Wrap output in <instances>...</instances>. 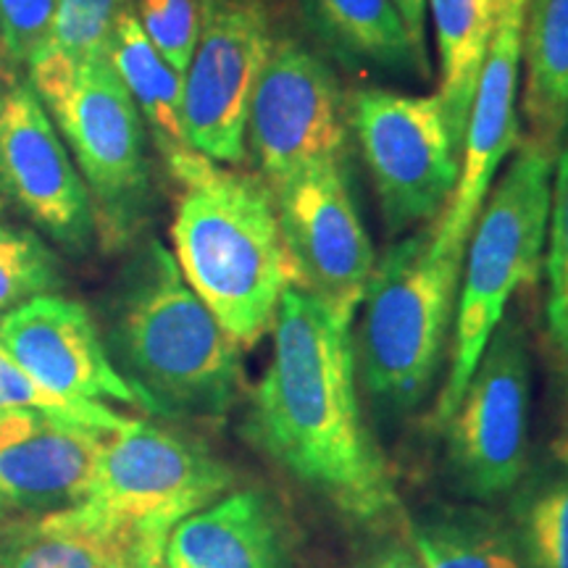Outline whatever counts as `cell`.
I'll use <instances>...</instances> for the list:
<instances>
[{
  "instance_id": "cell-1",
  "label": "cell",
  "mask_w": 568,
  "mask_h": 568,
  "mask_svg": "<svg viewBox=\"0 0 568 568\" xmlns=\"http://www.w3.org/2000/svg\"><path fill=\"white\" fill-rule=\"evenodd\" d=\"M274 351L253 389L247 435L290 477L355 521L400 508L387 456L364 422L351 326L314 297L284 290Z\"/></svg>"
},
{
  "instance_id": "cell-2",
  "label": "cell",
  "mask_w": 568,
  "mask_h": 568,
  "mask_svg": "<svg viewBox=\"0 0 568 568\" xmlns=\"http://www.w3.org/2000/svg\"><path fill=\"white\" fill-rule=\"evenodd\" d=\"M105 347L155 416L222 418L243 385L240 345L159 240H145L119 274Z\"/></svg>"
},
{
  "instance_id": "cell-3",
  "label": "cell",
  "mask_w": 568,
  "mask_h": 568,
  "mask_svg": "<svg viewBox=\"0 0 568 568\" xmlns=\"http://www.w3.org/2000/svg\"><path fill=\"white\" fill-rule=\"evenodd\" d=\"M176 266L240 347L272 332L290 266L272 187L213 166L184 187L172 224Z\"/></svg>"
},
{
  "instance_id": "cell-4",
  "label": "cell",
  "mask_w": 568,
  "mask_h": 568,
  "mask_svg": "<svg viewBox=\"0 0 568 568\" xmlns=\"http://www.w3.org/2000/svg\"><path fill=\"white\" fill-rule=\"evenodd\" d=\"M550 195L552 151L535 140L524 142L468 234L437 424L456 410L489 337L506 318L510 295L537 276L548 240Z\"/></svg>"
},
{
  "instance_id": "cell-5",
  "label": "cell",
  "mask_w": 568,
  "mask_h": 568,
  "mask_svg": "<svg viewBox=\"0 0 568 568\" xmlns=\"http://www.w3.org/2000/svg\"><path fill=\"white\" fill-rule=\"evenodd\" d=\"M460 266L435 253L429 230L397 240L374 264L353 353L376 406L406 414L429 393L456 318Z\"/></svg>"
},
{
  "instance_id": "cell-6",
  "label": "cell",
  "mask_w": 568,
  "mask_h": 568,
  "mask_svg": "<svg viewBox=\"0 0 568 568\" xmlns=\"http://www.w3.org/2000/svg\"><path fill=\"white\" fill-rule=\"evenodd\" d=\"M27 67L34 95L53 113L77 155L103 243L126 245L148 216L151 166L145 124L109 53L77 63L45 45Z\"/></svg>"
},
{
  "instance_id": "cell-7",
  "label": "cell",
  "mask_w": 568,
  "mask_h": 568,
  "mask_svg": "<svg viewBox=\"0 0 568 568\" xmlns=\"http://www.w3.org/2000/svg\"><path fill=\"white\" fill-rule=\"evenodd\" d=\"M234 485L203 445L163 426L126 418L105 435L84 514L132 537L169 535Z\"/></svg>"
},
{
  "instance_id": "cell-8",
  "label": "cell",
  "mask_w": 568,
  "mask_h": 568,
  "mask_svg": "<svg viewBox=\"0 0 568 568\" xmlns=\"http://www.w3.org/2000/svg\"><path fill=\"white\" fill-rule=\"evenodd\" d=\"M389 234L435 224L460 174V151L435 95L355 88L345 98Z\"/></svg>"
},
{
  "instance_id": "cell-9",
  "label": "cell",
  "mask_w": 568,
  "mask_h": 568,
  "mask_svg": "<svg viewBox=\"0 0 568 568\" xmlns=\"http://www.w3.org/2000/svg\"><path fill=\"white\" fill-rule=\"evenodd\" d=\"M347 163L324 161L272 190L290 284L335 322L353 324L372 280L376 253L347 176Z\"/></svg>"
},
{
  "instance_id": "cell-10",
  "label": "cell",
  "mask_w": 568,
  "mask_h": 568,
  "mask_svg": "<svg viewBox=\"0 0 568 568\" xmlns=\"http://www.w3.org/2000/svg\"><path fill=\"white\" fill-rule=\"evenodd\" d=\"M531 361L521 324L503 318L481 353L447 429V468L474 500L508 495L529 464Z\"/></svg>"
},
{
  "instance_id": "cell-11",
  "label": "cell",
  "mask_w": 568,
  "mask_h": 568,
  "mask_svg": "<svg viewBox=\"0 0 568 568\" xmlns=\"http://www.w3.org/2000/svg\"><path fill=\"white\" fill-rule=\"evenodd\" d=\"M245 142L272 190L305 166L345 159V95L335 69L308 42L274 34L251 95Z\"/></svg>"
},
{
  "instance_id": "cell-12",
  "label": "cell",
  "mask_w": 568,
  "mask_h": 568,
  "mask_svg": "<svg viewBox=\"0 0 568 568\" xmlns=\"http://www.w3.org/2000/svg\"><path fill=\"white\" fill-rule=\"evenodd\" d=\"M274 24L266 0H201V27L184 71V132L205 159H247V109L272 53Z\"/></svg>"
},
{
  "instance_id": "cell-13",
  "label": "cell",
  "mask_w": 568,
  "mask_h": 568,
  "mask_svg": "<svg viewBox=\"0 0 568 568\" xmlns=\"http://www.w3.org/2000/svg\"><path fill=\"white\" fill-rule=\"evenodd\" d=\"M524 13L527 0H508L500 9L460 145L458 184L445 211L429 226L432 247L439 255L464 261L468 234L485 205L497 169L518 142L516 92L521 71Z\"/></svg>"
},
{
  "instance_id": "cell-14",
  "label": "cell",
  "mask_w": 568,
  "mask_h": 568,
  "mask_svg": "<svg viewBox=\"0 0 568 568\" xmlns=\"http://www.w3.org/2000/svg\"><path fill=\"white\" fill-rule=\"evenodd\" d=\"M0 347L48 393L74 403H124L155 416L153 403L124 379L82 303L40 295L0 318Z\"/></svg>"
},
{
  "instance_id": "cell-15",
  "label": "cell",
  "mask_w": 568,
  "mask_h": 568,
  "mask_svg": "<svg viewBox=\"0 0 568 568\" xmlns=\"http://www.w3.org/2000/svg\"><path fill=\"white\" fill-rule=\"evenodd\" d=\"M0 184L55 243L88 251L95 234L90 193L32 84L0 92Z\"/></svg>"
},
{
  "instance_id": "cell-16",
  "label": "cell",
  "mask_w": 568,
  "mask_h": 568,
  "mask_svg": "<svg viewBox=\"0 0 568 568\" xmlns=\"http://www.w3.org/2000/svg\"><path fill=\"white\" fill-rule=\"evenodd\" d=\"M105 435L40 410H0V508L45 516L82 506Z\"/></svg>"
},
{
  "instance_id": "cell-17",
  "label": "cell",
  "mask_w": 568,
  "mask_h": 568,
  "mask_svg": "<svg viewBox=\"0 0 568 568\" xmlns=\"http://www.w3.org/2000/svg\"><path fill=\"white\" fill-rule=\"evenodd\" d=\"M169 568H293L280 518L255 489L230 493L169 531Z\"/></svg>"
},
{
  "instance_id": "cell-18",
  "label": "cell",
  "mask_w": 568,
  "mask_h": 568,
  "mask_svg": "<svg viewBox=\"0 0 568 568\" xmlns=\"http://www.w3.org/2000/svg\"><path fill=\"white\" fill-rule=\"evenodd\" d=\"M105 53L138 105L140 116L145 119L169 174L182 187L209 174L216 163L197 153L184 132V80L161 59L153 42L142 32L132 6L119 17Z\"/></svg>"
},
{
  "instance_id": "cell-19",
  "label": "cell",
  "mask_w": 568,
  "mask_h": 568,
  "mask_svg": "<svg viewBox=\"0 0 568 568\" xmlns=\"http://www.w3.org/2000/svg\"><path fill=\"white\" fill-rule=\"evenodd\" d=\"M305 30L347 69L387 77H429L393 0H295Z\"/></svg>"
},
{
  "instance_id": "cell-20",
  "label": "cell",
  "mask_w": 568,
  "mask_h": 568,
  "mask_svg": "<svg viewBox=\"0 0 568 568\" xmlns=\"http://www.w3.org/2000/svg\"><path fill=\"white\" fill-rule=\"evenodd\" d=\"M138 537L67 508L6 531L0 568H132Z\"/></svg>"
},
{
  "instance_id": "cell-21",
  "label": "cell",
  "mask_w": 568,
  "mask_h": 568,
  "mask_svg": "<svg viewBox=\"0 0 568 568\" xmlns=\"http://www.w3.org/2000/svg\"><path fill=\"white\" fill-rule=\"evenodd\" d=\"M426 6L432 11L439 55L437 98L460 151L503 0H426Z\"/></svg>"
},
{
  "instance_id": "cell-22",
  "label": "cell",
  "mask_w": 568,
  "mask_h": 568,
  "mask_svg": "<svg viewBox=\"0 0 568 568\" xmlns=\"http://www.w3.org/2000/svg\"><path fill=\"white\" fill-rule=\"evenodd\" d=\"M524 24V113L531 140L552 151L568 132V0H529Z\"/></svg>"
},
{
  "instance_id": "cell-23",
  "label": "cell",
  "mask_w": 568,
  "mask_h": 568,
  "mask_svg": "<svg viewBox=\"0 0 568 568\" xmlns=\"http://www.w3.org/2000/svg\"><path fill=\"white\" fill-rule=\"evenodd\" d=\"M408 535L424 568H527L514 531L481 508L424 510Z\"/></svg>"
},
{
  "instance_id": "cell-24",
  "label": "cell",
  "mask_w": 568,
  "mask_h": 568,
  "mask_svg": "<svg viewBox=\"0 0 568 568\" xmlns=\"http://www.w3.org/2000/svg\"><path fill=\"white\" fill-rule=\"evenodd\" d=\"M514 537L527 568H568V468L518 500Z\"/></svg>"
},
{
  "instance_id": "cell-25",
  "label": "cell",
  "mask_w": 568,
  "mask_h": 568,
  "mask_svg": "<svg viewBox=\"0 0 568 568\" xmlns=\"http://www.w3.org/2000/svg\"><path fill=\"white\" fill-rule=\"evenodd\" d=\"M61 284L59 261L34 232L0 226V314Z\"/></svg>"
},
{
  "instance_id": "cell-26",
  "label": "cell",
  "mask_w": 568,
  "mask_h": 568,
  "mask_svg": "<svg viewBox=\"0 0 568 568\" xmlns=\"http://www.w3.org/2000/svg\"><path fill=\"white\" fill-rule=\"evenodd\" d=\"M548 335L556 351L568 358V145L558 155L556 187L550 195V222H548Z\"/></svg>"
},
{
  "instance_id": "cell-27",
  "label": "cell",
  "mask_w": 568,
  "mask_h": 568,
  "mask_svg": "<svg viewBox=\"0 0 568 568\" xmlns=\"http://www.w3.org/2000/svg\"><path fill=\"white\" fill-rule=\"evenodd\" d=\"M40 410V414H51L67 422H77L92 429L113 432L119 429L126 418L116 414V410L103 406V403H74L63 400V397L48 393L45 387H40L30 374L21 368L9 353L0 347V410Z\"/></svg>"
},
{
  "instance_id": "cell-28",
  "label": "cell",
  "mask_w": 568,
  "mask_h": 568,
  "mask_svg": "<svg viewBox=\"0 0 568 568\" xmlns=\"http://www.w3.org/2000/svg\"><path fill=\"white\" fill-rule=\"evenodd\" d=\"M130 6L132 0H59L48 45L77 63L105 55L113 27Z\"/></svg>"
},
{
  "instance_id": "cell-29",
  "label": "cell",
  "mask_w": 568,
  "mask_h": 568,
  "mask_svg": "<svg viewBox=\"0 0 568 568\" xmlns=\"http://www.w3.org/2000/svg\"><path fill=\"white\" fill-rule=\"evenodd\" d=\"M134 13L161 59L184 80L201 27V0H138Z\"/></svg>"
},
{
  "instance_id": "cell-30",
  "label": "cell",
  "mask_w": 568,
  "mask_h": 568,
  "mask_svg": "<svg viewBox=\"0 0 568 568\" xmlns=\"http://www.w3.org/2000/svg\"><path fill=\"white\" fill-rule=\"evenodd\" d=\"M59 0H0V32L13 63H30L51 42Z\"/></svg>"
},
{
  "instance_id": "cell-31",
  "label": "cell",
  "mask_w": 568,
  "mask_h": 568,
  "mask_svg": "<svg viewBox=\"0 0 568 568\" xmlns=\"http://www.w3.org/2000/svg\"><path fill=\"white\" fill-rule=\"evenodd\" d=\"M166 537L163 531L159 535H142L134 545L132 568H169L163 560V548H166Z\"/></svg>"
},
{
  "instance_id": "cell-32",
  "label": "cell",
  "mask_w": 568,
  "mask_h": 568,
  "mask_svg": "<svg viewBox=\"0 0 568 568\" xmlns=\"http://www.w3.org/2000/svg\"><path fill=\"white\" fill-rule=\"evenodd\" d=\"M397 13H400L403 24L410 38H414L418 51L426 53L424 48V19H426V0H393Z\"/></svg>"
},
{
  "instance_id": "cell-33",
  "label": "cell",
  "mask_w": 568,
  "mask_h": 568,
  "mask_svg": "<svg viewBox=\"0 0 568 568\" xmlns=\"http://www.w3.org/2000/svg\"><path fill=\"white\" fill-rule=\"evenodd\" d=\"M364 568H424L418 564L410 548H400V545H389V548L376 550L372 558L366 560Z\"/></svg>"
},
{
  "instance_id": "cell-34",
  "label": "cell",
  "mask_w": 568,
  "mask_h": 568,
  "mask_svg": "<svg viewBox=\"0 0 568 568\" xmlns=\"http://www.w3.org/2000/svg\"><path fill=\"white\" fill-rule=\"evenodd\" d=\"M552 456L560 460V466L568 468V389L564 397V410H560L558 435H556V439H552Z\"/></svg>"
},
{
  "instance_id": "cell-35",
  "label": "cell",
  "mask_w": 568,
  "mask_h": 568,
  "mask_svg": "<svg viewBox=\"0 0 568 568\" xmlns=\"http://www.w3.org/2000/svg\"><path fill=\"white\" fill-rule=\"evenodd\" d=\"M0 84H6V88L17 84V63H13L9 48H6L3 32H0Z\"/></svg>"
},
{
  "instance_id": "cell-36",
  "label": "cell",
  "mask_w": 568,
  "mask_h": 568,
  "mask_svg": "<svg viewBox=\"0 0 568 568\" xmlns=\"http://www.w3.org/2000/svg\"><path fill=\"white\" fill-rule=\"evenodd\" d=\"M503 3H508V0H503Z\"/></svg>"
}]
</instances>
